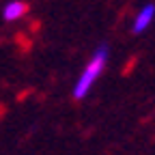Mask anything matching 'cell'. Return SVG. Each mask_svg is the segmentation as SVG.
Listing matches in <instances>:
<instances>
[{"mask_svg": "<svg viewBox=\"0 0 155 155\" xmlns=\"http://www.w3.org/2000/svg\"><path fill=\"white\" fill-rule=\"evenodd\" d=\"M108 56H110V52H108L106 43H101L99 48L95 50L93 58L88 61V65L84 67V71L80 73L78 82L73 84V97H75V99H84V97L88 95V91L93 88V84L99 80V75L104 73L106 63H108Z\"/></svg>", "mask_w": 155, "mask_h": 155, "instance_id": "obj_1", "label": "cell"}, {"mask_svg": "<svg viewBox=\"0 0 155 155\" xmlns=\"http://www.w3.org/2000/svg\"><path fill=\"white\" fill-rule=\"evenodd\" d=\"M153 17H155V5L149 2V5H144V7L138 11V15H136V19H134V26H131V32H134V35L144 32V30L151 26Z\"/></svg>", "mask_w": 155, "mask_h": 155, "instance_id": "obj_2", "label": "cell"}, {"mask_svg": "<svg viewBox=\"0 0 155 155\" xmlns=\"http://www.w3.org/2000/svg\"><path fill=\"white\" fill-rule=\"evenodd\" d=\"M26 11H28V7L24 2H19V0H11V2H7L5 9H2V19H5V22H15V19H19Z\"/></svg>", "mask_w": 155, "mask_h": 155, "instance_id": "obj_3", "label": "cell"}]
</instances>
